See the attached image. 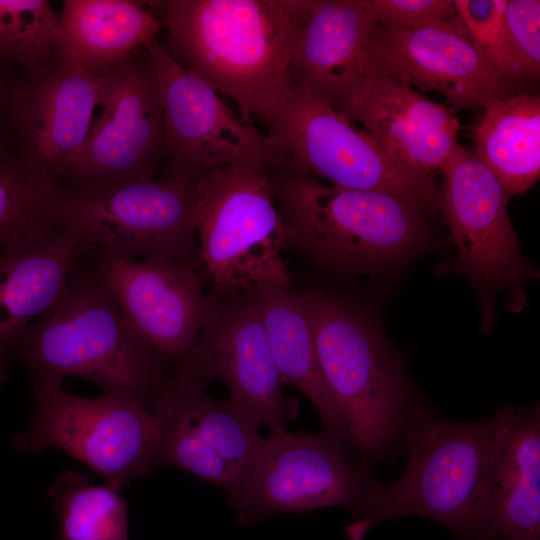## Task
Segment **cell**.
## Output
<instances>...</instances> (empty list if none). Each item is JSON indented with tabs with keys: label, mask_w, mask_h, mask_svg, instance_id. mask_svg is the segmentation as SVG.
I'll list each match as a JSON object with an SVG mask.
<instances>
[{
	"label": "cell",
	"mask_w": 540,
	"mask_h": 540,
	"mask_svg": "<svg viewBox=\"0 0 540 540\" xmlns=\"http://www.w3.org/2000/svg\"><path fill=\"white\" fill-rule=\"evenodd\" d=\"M9 358L22 363L33 382L80 377L104 395L150 411L173 372L130 325L95 264L80 253L62 295L17 335Z\"/></svg>",
	"instance_id": "6da1fadb"
},
{
	"label": "cell",
	"mask_w": 540,
	"mask_h": 540,
	"mask_svg": "<svg viewBox=\"0 0 540 540\" xmlns=\"http://www.w3.org/2000/svg\"><path fill=\"white\" fill-rule=\"evenodd\" d=\"M518 410L499 408L475 423H457L421 407L402 446L405 472L382 485L369 512L344 528L361 540L381 522L404 516L433 519L463 540H493L488 501L495 469Z\"/></svg>",
	"instance_id": "7a4b0ae2"
},
{
	"label": "cell",
	"mask_w": 540,
	"mask_h": 540,
	"mask_svg": "<svg viewBox=\"0 0 540 540\" xmlns=\"http://www.w3.org/2000/svg\"><path fill=\"white\" fill-rule=\"evenodd\" d=\"M167 30L164 51L233 99L254 123L292 80L296 0H166L148 2Z\"/></svg>",
	"instance_id": "3957f363"
},
{
	"label": "cell",
	"mask_w": 540,
	"mask_h": 540,
	"mask_svg": "<svg viewBox=\"0 0 540 540\" xmlns=\"http://www.w3.org/2000/svg\"><path fill=\"white\" fill-rule=\"evenodd\" d=\"M321 371L364 469L402 446L422 407L403 363L365 310L319 289L300 291Z\"/></svg>",
	"instance_id": "277c9868"
},
{
	"label": "cell",
	"mask_w": 540,
	"mask_h": 540,
	"mask_svg": "<svg viewBox=\"0 0 540 540\" xmlns=\"http://www.w3.org/2000/svg\"><path fill=\"white\" fill-rule=\"evenodd\" d=\"M277 171L271 179L291 245L334 273L378 274L429 243L425 216L398 197Z\"/></svg>",
	"instance_id": "5b68a950"
},
{
	"label": "cell",
	"mask_w": 540,
	"mask_h": 540,
	"mask_svg": "<svg viewBox=\"0 0 540 540\" xmlns=\"http://www.w3.org/2000/svg\"><path fill=\"white\" fill-rule=\"evenodd\" d=\"M259 120L294 173L339 188L393 195L425 217L441 211V188L433 173L399 162L367 132L293 78L281 99Z\"/></svg>",
	"instance_id": "8992f818"
},
{
	"label": "cell",
	"mask_w": 540,
	"mask_h": 540,
	"mask_svg": "<svg viewBox=\"0 0 540 540\" xmlns=\"http://www.w3.org/2000/svg\"><path fill=\"white\" fill-rule=\"evenodd\" d=\"M268 166H221L205 174L195 231L199 271L214 294L292 287L283 251L291 234L279 212Z\"/></svg>",
	"instance_id": "52a82bcc"
},
{
	"label": "cell",
	"mask_w": 540,
	"mask_h": 540,
	"mask_svg": "<svg viewBox=\"0 0 540 540\" xmlns=\"http://www.w3.org/2000/svg\"><path fill=\"white\" fill-rule=\"evenodd\" d=\"M204 188L205 174L62 187L60 220L80 249L98 248L127 260L170 258L199 271L195 224Z\"/></svg>",
	"instance_id": "ba28073f"
},
{
	"label": "cell",
	"mask_w": 540,
	"mask_h": 540,
	"mask_svg": "<svg viewBox=\"0 0 540 540\" xmlns=\"http://www.w3.org/2000/svg\"><path fill=\"white\" fill-rule=\"evenodd\" d=\"M34 413L12 437L23 454L58 448L101 475L119 490L157 467L158 417L140 403L102 394H73L63 378L33 382Z\"/></svg>",
	"instance_id": "9c48e42d"
},
{
	"label": "cell",
	"mask_w": 540,
	"mask_h": 540,
	"mask_svg": "<svg viewBox=\"0 0 540 540\" xmlns=\"http://www.w3.org/2000/svg\"><path fill=\"white\" fill-rule=\"evenodd\" d=\"M438 170L442 176L441 213L457 250L439 273L457 272L476 289L482 327L491 330L495 300L506 294L507 308L519 312L526 304L524 285L536 270L522 255L508 216L510 197L474 149L457 143Z\"/></svg>",
	"instance_id": "30bf717a"
},
{
	"label": "cell",
	"mask_w": 540,
	"mask_h": 540,
	"mask_svg": "<svg viewBox=\"0 0 540 540\" xmlns=\"http://www.w3.org/2000/svg\"><path fill=\"white\" fill-rule=\"evenodd\" d=\"M381 486L322 434L287 430L263 440L249 479L227 503L242 527L325 507H345L356 521L369 512Z\"/></svg>",
	"instance_id": "8fae6325"
},
{
	"label": "cell",
	"mask_w": 540,
	"mask_h": 540,
	"mask_svg": "<svg viewBox=\"0 0 540 540\" xmlns=\"http://www.w3.org/2000/svg\"><path fill=\"white\" fill-rule=\"evenodd\" d=\"M144 47L158 81L164 154L171 158L166 175L199 179L217 167L248 163L293 172L266 132L236 116L209 83L173 60L157 38Z\"/></svg>",
	"instance_id": "7c38bea8"
},
{
	"label": "cell",
	"mask_w": 540,
	"mask_h": 540,
	"mask_svg": "<svg viewBox=\"0 0 540 540\" xmlns=\"http://www.w3.org/2000/svg\"><path fill=\"white\" fill-rule=\"evenodd\" d=\"M404 165L433 173L457 145V110L416 92L365 51L315 91Z\"/></svg>",
	"instance_id": "4fadbf2b"
},
{
	"label": "cell",
	"mask_w": 540,
	"mask_h": 540,
	"mask_svg": "<svg viewBox=\"0 0 540 540\" xmlns=\"http://www.w3.org/2000/svg\"><path fill=\"white\" fill-rule=\"evenodd\" d=\"M206 386L174 369L151 412L160 422L158 466L189 472L222 489L227 501L242 491L264 438L260 427L229 399L209 396Z\"/></svg>",
	"instance_id": "5bb4252c"
},
{
	"label": "cell",
	"mask_w": 540,
	"mask_h": 540,
	"mask_svg": "<svg viewBox=\"0 0 540 540\" xmlns=\"http://www.w3.org/2000/svg\"><path fill=\"white\" fill-rule=\"evenodd\" d=\"M93 74L101 113L66 187L105 188L152 178L164 154V123L146 48Z\"/></svg>",
	"instance_id": "9a60e30c"
},
{
	"label": "cell",
	"mask_w": 540,
	"mask_h": 540,
	"mask_svg": "<svg viewBox=\"0 0 540 540\" xmlns=\"http://www.w3.org/2000/svg\"><path fill=\"white\" fill-rule=\"evenodd\" d=\"M175 369L205 386L220 380L229 391L228 399L271 434L287 431V421L298 416V400L283 393L284 383L252 293L209 294L197 342Z\"/></svg>",
	"instance_id": "2e32d148"
},
{
	"label": "cell",
	"mask_w": 540,
	"mask_h": 540,
	"mask_svg": "<svg viewBox=\"0 0 540 540\" xmlns=\"http://www.w3.org/2000/svg\"><path fill=\"white\" fill-rule=\"evenodd\" d=\"M80 251L158 357L172 370L182 364L197 342L209 305L198 269L170 258L127 260L98 248Z\"/></svg>",
	"instance_id": "e0dca14e"
},
{
	"label": "cell",
	"mask_w": 540,
	"mask_h": 540,
	"mask_svg": "<svg viewBox=\"0 0 540 540\" xmlns=\"http://www.w3.org/2000/svg\"><path fill=\"white\" fill-rule=\"evenodd\" d=\"M366 48L404 82L442 94L456 110L504 97L505 77L460 20L425 28L375 22Z\"/></svg>",
	"instance_id": "ac0fdd59"
},
{
	"label": "cell",
	"mask_w": 540,
	"mask_h": 540,
	"mask_svg": "<svg viewBox=\"0 0 540 540\" xmlns=\"http://www.w3.org/2000/svg\"><path fill=\"white\" fill-rule=\"evenodd\" d=\"M98 106L96 76L64 57L29 73L16 119V153L31 169L66 187Z\"/></svg>",
	"instance_id": "d6986e66"
},
{
	"label": "cell",
	"mask_w": 540,
	"mask_h": 540,
	"mask_svg": "<svg viewBox=\"0 0 540 540\" xmlns=\"http://www.w3.org/2000/svg\"><path fill=\"white\" fill-rule=\"evenodd\" d=\"M80 245L64 227L9 244L0 252V386L13 340L62 295Z\"/></svg>",
	"instance_id": "ffe728a7"
},
{
	"label": "cell",
	"mask_w": 540,
	"mask_h": 540,
	"mask_svg": "<svg viewBox=\"0 0 540 540\" xmlns=\"http://www.w3.org/2000/svg\"><path fill=\"white\" fill-rule=\"evenodd\" d=\"M252 294L282 382L295 387L312 403L326 439L343 452L351 449L347 427L321 371L301 292L287 286L266 285Z\"/></svg>",
	"instance_id": "44dd1931"
},
{
	"label": "cell",
	"mask_w": 540,
	"mask_h": 540,
	"mask_svg": "<svg viewBox=\"0 0 540 540\" xmlns=\"http://www.w3.org/2000/svg\"><path fill=\"white\" fill-rule=\"evenodd\" d=\"M63 57L91 73L156 39L163 23L142 2L65 0L59 14Z\"/></svg>",
	"instance_id": "7402d4cb"
},
{
	"label": "cell",
	"mask_w": 540,
	"mask_h": 540,
	"mask_svg": "<svg viewBox=\"0 0 540 540\" xmlns=\"http://www.w3.org/2000/svg\"><path fill=\"white\" fill-rule=\"evenodd\" d=\"M296 9L291 76L316 91L365 51L376 21L356 0H296Z\"/></svg>",
	"instance_id": "603a6c76"
},
{
	"label": "cell",
	"mask_w": 540,
	"mask_h": 540,
	"mask_svg": "<svg viewBox=\"0 0 540 540\" xmlns=\"http://www.w3.org/2000/svg\"><path fill=\"white\" fill-rule=\"evenodd\" d=\"M493 540H540V409L518 410L488 501Z\"/></svg>",
	"instance_id": "cb8c5ba5"
},
{
	"label": "cell",
	"mask_w": 540,
	"mask_h": 540,
	"mask_svg": "<svg viewBox=\"0 0 540 540\" xmlns=\"http://www.w3.org/2000/svg\"><path fill=\"white\" fill-rule=\"evenodd\" d=\"M474 151L511 198L540 177V97L519 93L493 100L471 127Z\"/></svg>",
	"instance_id": "d4e9b609"
},
{
	"label": "cell",
	"mask_w": 540,
	"mask_h": 540,
	"mask_svg": "<svg viewBox=\"0 0 540 540\" xmlns=\"http://www.w3.org/2000/svg\"><path fill=\"white\" fill-rule=\"evenodd\" d=\"M61 188L15 149L0 150V247L62 229Z\"/></svg>",
	"instance_id": "484cf974"
},
{
	"label": "cell",
	"mask_w": 540,
	"mask_h": 540,
	"mask_svg": "<svg viewBox=\"0 0 540 540\" xmlns=\"http://www.w3.org/2000/svg\"><path fill=\"white\" fill-rule=\"evenodd\" d=\"M58 521L57 540H128L127 502L109 485L68 470L48 490Z\"/></svg>",
	"instance_id": "4316f807"
},
{
	"label": "cell",
	"mask_w": 540,
	"mask_h": 540,
	"mask_svg": "<svg viewBox=\"0 0 540 540\" xmlns=\"http://www.w3.org/2000/svg\"><path fill=\"white\" fill-rule=\"evenodd\" d=\"M0 57L28 74L63 57L59 15L47 0H0Z\"/></svg>",
	"instance_id": "83f0119b"
},
{
	"label": "cell",
	"mask_w": 540,
	"mask_h": 540,
	"mask_svg": "<svg viewBox=\"0 0 540 540\" xmlns=\"http://www.w3.org/2000/svg\"><path fill=\"white\" fill-rule=\"evenodd\" d=\"M505 52L513 75L540 72V1L507 0L503 15Z\"/></svg>",
	"instance_id": "f1b7e54d"
},
{
	"label": "cell",
	"mask_w": 540,
	"mask_h": 540,
	"mask_svg": "<svg viewBox=\"0 0 540 540\" xmlns=\"http://www.w3.org/2000/svg\"><path fill=\"white\" fill-rule=\"evenodd\" d=\"M507 0H455V12L471 39L505 78L514 77L503 39V15Z\"/></svg>",
	"instance_id": "f546056e"
},
{
	"label": "cell",
	"mask_w": 540,
	"mask_h": 540,
	"mask_svg": "<svg viewBox=\"0 0 540 540\" xmlns=\"http://www.w3.org/2000/svg\"><path fill=\"white\" fill-rule=\"evenodd\" d=\"M376 22L407 28L442 26L459 21L450 0H356Z\"/></svg>",
	"instance_id": "4dcf8cb0"
},
{
	"label": "cell",
	"mask_w": 540,
	"mask_h": 540,
	"mask_svg": "<svg viewBox=\"0 0 540 540\" xmlns=\"http://www.w3.org/2000/svg\"><path fill=\"white\" fill-rule=\"evenodd\" d=\"M27 80L25 69L0 57V150L15 148L16 119Z\"/></svg>",
	"instance_id": "1f68e13d"
}]
</instances>
